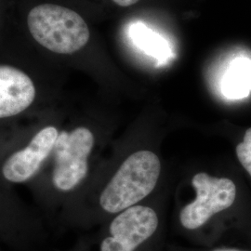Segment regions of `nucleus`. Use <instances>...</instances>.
<instances>
[{
  "mask_svg": "<svg viewBox=\"0 0 251 251\" xmlns=\"http://www.w3.org/2000/svg\"><path fill=\"white\" fill-rule=\"evenodd\" d=\"M212 251H241V250H237V249H216Z\"/></svg>",
  "mask_w": 251,
  "mask_h": 251,
  "instance_id": "nucleus-12",
  "label": "nucleus"
},
{
  "mask_svg": "<svg viewBox=\"0 0 251 251\" xmlns=\"http://www.w3.org/2000/svg\"><path fill=\"white\" fill-rule=\"evenodd\" d=\"M94 145V137L87 127H77L71 132H61L54 146V186L70 191L77 186L88 172V158Z\"/></svg>",
  "mask_w": 251,
  "mask_h": 251,
  "instance_id": "nucleus-4",
  "label": "nucleus"
},
{
  "mask_svg": "<svg viewBox=\"0 0 251 251\" xmlns=\"http://www.w3.org/2000/svg\"><path fill=\"white\" fill-rule=\"evenodd\" d=\"M27 25L36 41L56 53H75L90 39L84 19L72 9L58 5L36 6L29 12Z\"/></svg>",
  "mask_w": 251,
  "mask_h": 251,
  "instance_id": "nucleus-2",
  "label": "nucleus"
},
{
  "mask_svg": "<svg viewBox=\"0 0 251 251\" xmlns=\"http://www.w3.org/2000/svg\"><path fill=\"white\" fill-rule=\"evenodd\" d=\"M36 97L33 81L26 74L9 65L0 67V117L16 116L29 107Z\"/></svg>",
  "mask_w": 251,
  "mask_h": 251,
  "instance_id": "nucleus-7",
  "label": "nucleus"
},
{
  "mask_svg": "<svg viewBox=\"0 0 251 251\" xmlns=\"http://www.w3.org/2000/svg\"><path fill=\"white\" fill-rule=\"evenodd\" d=\"M222 88L224 94L230 99L247 97L251 91V60H233L224 76Z\"/></svg>",
  "mask_w": 251,
  "mask_h": 251,
  "instance_id": "nucleus-8",
  "label": "nucleus"
},
{
  "mask_svg": "<svg viewBox=\"0 0 251 251\" xmlns=\"http://www.w3.org/2000/svg\"><path fill=\"white\" fill-rule=\"evenodd\" d=\"M113 1L120 7H129L136 4L139 0H113Z\"/></svg>",
  "mask_w": 251,
  "mask_h": 251,
  "instance_id": "nucleus-11",
  "label": "nucleus"
},
{
  "mask_svg": "<svg viewBox=\"0 0 251 251\" xmlns=\"http://www.w3.org/2000/svg\"><path fill=\"white\" fill-rule=\"evenodd\" d=\"M161 171L158 156L148 150L130 154L119 167L100 198V205L115 214L136 206L152 193Z\"/></svg>",
  "mask_w": 251,
  "mask_h": 251,
  "instance_id": "nucleus-1",
  "label": "nucleus"
},
{
  "mask_svg": "<svg viewBox=\"0 0 251 251\" xmlns=\"http://www.w3.org/2000/svg\"><path fill=\"white\" fill-rule=\"evenodd\" d=\"M59 132L54 126H46L22 151L14 152L3 166V175L11 182H24L33 177L54 149Z\"/></svg>",
  "mask_w": 251,
  "mask_h": 251,
  "instance_id": "nucleus-6",
  "label": "nucleus"
},
{
  "mask_svg": "<svg viewBox=\"0 0 251 251\" xmlns=\"http://www.w3.org/2000/svg\"><path fill=\"white\" fill-rule=\"evenodd\" d=\"M192 184L197 198L179 213L180 225L187 230H197L206 225L211 217L232 206L236 198L235 184L228 178H216L200 172L194 176Z\"/></svg>",
  "mask_w": 251,
  "mask_h": 251,
  "instance_id": "nucleus-3",
  "label": "nucleus"
},
{
  "mask_svg": "<svg viewBox=\"0 0 251 251\" xmlns=\"http://www.w3.org/2000/svg\"><path fill=\"white\" fill-rule=\"evenodd\" d=\"M236 155L243 168L251 176V127L246 131L242 142L236 146Z\"/></svg>",
  "mask_w": 251,
  "mask_h": 251,
  "instance_id": "nucleus-10",
  "label": "nucleus"
},
{
  "mask_svg": "<svg viewBox=\"0 0 251 251\" xmlns=\"http://www.w3.org/2000/svg\"><path fill=\"white\" fill-rule=\"evenodd\" d=\"M158 226V216L151 207L136 205L126 208L109 225L100 251H133L152 239Z\"/></svg>",
  "mask_w": 251,
  "mask_h": 251,
  "instance_id": "nucleus-5",
  "label": "nucleus"
},
{
  "mask_svg": "<svg viewBox=\"0 0 251 251\" xmlns=\"http://www.w3.org/2000/svg\"><path fill=\"white\" fill-rule=\"evenodd\" d=\"M129 34L135 45L145 53L158 60H166L170 57L171 49L168 42L143 24H134L130 27Z\"/></svg>",
  "mask_w": 251,
  "mask_h": 251,
  "instance_id": "nucleus-9",
  "label": "nucleus"
}]
</instances>
